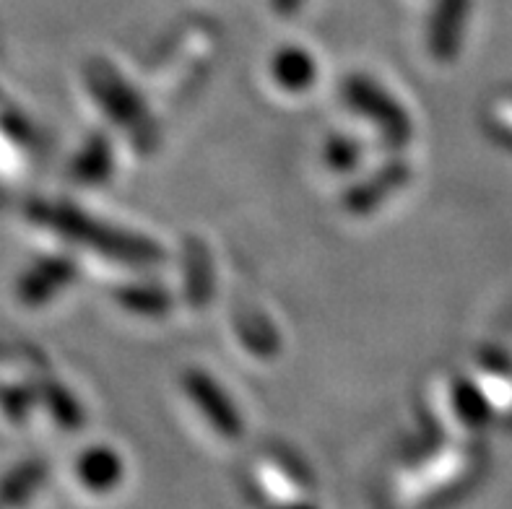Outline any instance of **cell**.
Here are the masks:
<instances>
[{
	"mask_svg": "<svg viewBox=\"0 0 512 509\" xmlns=\"http://www.w3.org/2000/svg\"><path fill=\"white\" fill-rule=\"evenodd\" d=\"M68 276H71V263H68V260H42V263L26 273L24 281H21V299L29 304L45 302L50 294H55V291L65 284V278Z\"/></svg>",
	"mask_w": 512,
	"mask_h": 509,
	"instance_id": "6da1fadb",
	"label": "cell"
},
{
	"mask_svg": "<svg viewBox=\"0 0 512 509\" xmlns=\"http://www.w3.org/2000/svg\"><path fill=\"white\" fill-rule=\"evenodd\" d=\"M39 481H42V468L39 465H21V468H16L0 481V502L8 504V507L26 502V497L32 494Z\"/></svg>",
	"mask_w": 512,
	"mask_h": 509,
	"instance_id": "7a4b0ae2",
	"label": "cell"
}]
</instances>
